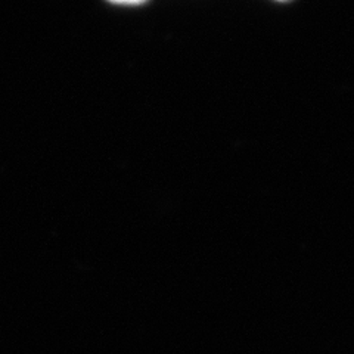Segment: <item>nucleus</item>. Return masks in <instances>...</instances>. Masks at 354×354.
<instances>
[{
  "mask_svg": "<svg viewBox=\"0 0 354 354\" xmlns=\"http://www.w3.org/2000/svg\"><path fill=\"white\" fill-rule=\"evenodd\" d=\"M109 2L118 5H140L145 2V0H109Z\"/></svg>",
  "mask_w": 354,
  "mask_h": 354,
  "instance_id": "1",
  "label": "nucleus"
},
{
  "mask_svg": "<svg viewBox=\"0 0 354 354\" xmlns=\"http://www.w3.org/2000/svg\"><path fill=\"white\" fill-rule=\"evenodd\" d=\"M278 2H288V0H278Z\"/></svg>",
  "mask_w": 354,
  "mask_h": 354,
  "instance_id": "2",
  "label": "nucleus"
}]
</instances>
